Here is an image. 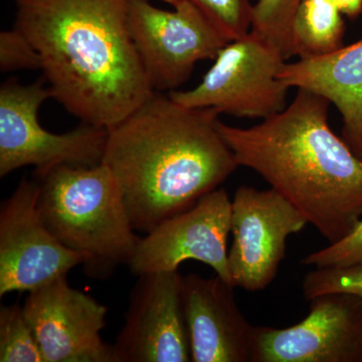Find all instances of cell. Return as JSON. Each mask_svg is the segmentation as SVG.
Returning <instances> with one entry per match:
<instances>
[{
  "label": "cell",
  "instance_id": "obj_18",
  "mask_svg": "<svg viewBox=\"0 0 362 362\" xmlns=\"http://www.w3.org/2000/svg\"><path fill=\"white\" fill-rule=\"evenodd\" d=\"M0 361L45 362L23 307L18 304L0 309Z\"/></svg>",
  "mask_w": 362,
  "mask_h": 362
},
{
  "label": "cell",
  "instance_id": "obj_19",
  "mask_svg": "<svg viewBox=\"0 0 362 362\" xmlns=\"http://www.w3.org/2000/svg\"><path fill=\"white\" fill-rule=\"evenodd\" d=\"M228 42L251 32L252 6L250 0H192Z\"/></svg>",
  "mask_w": 362,
  "mask_h": 362
},
{
  "label": "cell",
  "instance_id": "obj_15",
  "mask_svg": "<svg viewBox=\"0 0 362 362\" xmlns=\"http://www.w3.org/2000/svg\"><path fill=\"white\" fill-rule=\"evenodd\" d=\"M278 78L334 104L342 117V139L362 158V40L326 56L285 63Z\"/></svg>",
  "mask_w": 362,
  "mask_h": 362
},
{
  "label": "cell",
  "instance_id": "obj_4",
  "mask_svg": "<svg viewBox=\"0 0 362 362\" xmlns=\"http://www.w3.org/2000/svg\"><path fill=\"white\" fill-rule=\"evenodd\" d=\"M37 176L42 221L64 246L89 258L92 275L129 264L141 238L108 166L59 165Z\"/></svg>",
  "mask_w": 362,
  "mask_h": 362
},
{
  "label": "cell",
  "instance_id": "obj_11",
  "mask_svg": "<svg viewBox=\"0 0 362 362\" xmlns=\"http://www.w3.org/2000/svg\"><path fill=\"white\" fill-rule=\"evenodd\" d=\"M285 329L256 326L252 362H362V298L326 293Z\"/></svg>",
  "mask_w": 362,
  "mask_h": 362
},
{
  "label": "cell",
  "instance_id": "obj_5",
  "mask_svg": "<svg viewBox=\"0 0 362 362\" xmlns=\"http://www.w3.org/2000/svg\"><path fill=\"white\" fill-rule=\"evenodd\" d=\"M40 78L30 85L8 78L0 88V176L32 165L42 175L59 165L92 168L103 158L108 129L83 123L64 134L40 126L39 110L51 99Z\"/></svg>",
  "mask_w": 362,
  "mask_h": 362
},
{
  "label": "cell",
  "instance_id": "obj_16",
  "mask_svg": "<svg viewBox=\"0 0 362 362\" xmlns=\"http://www.w3.org/2000/svg\"><path fill=\"white\" fill-rule=\"evenodd\" d=\"M333 0H303L291 28L293 57L326 56L342 47L345 23Z\"/></svg>",
  "mask_w": 362,
  "mask_h": 362
},
{
  "label": "cell",
  "instance_id": "obj_2",
  "mask_svg": "<svg viewBox=\"0 0 362 362\" xmlns=\"http://www.w3.org/2000/svg\"><path fill=\"white\" fill-rule=\"evenodd\" d=\"M220 114L156 92L108 129L101 163L115 175L135 230L148 233L187 211L239 168L218 132Z\"/></svg>",
  "mask_w": 362,
  "mask_h": 362
},
{
  "label": "cell",
  "instance_id": "obj_9",
  "mask_svg": "<svg viewBox=\"0 0 362 362\" xmlns=\"http://www.w3.org/2000/svg\"><path fill=\"white\" fill-rule=\"evenodd\" d=\"M307 223L273 188H238L232 201L233 242L228 257L235 287L250 292L266 289L285 258L288 238L301 232Z\"/></svg>",
  "mask_w": 362,
  "mask_h": 362
},
{
  "label": "cell",
  "instance_id": "obj_7",
  "mask_svg": "<svg viewBox=\"0 0 362 362\" xmlns=\"http://www.w3.org/2000/svg\"><path fill=\"white\" fill-rule=\"evenodd\" d=\"M175 11L129 0L131 37L156 90H175L192 76L195 64L214 59L228 40L192 0Z\"/></svg>",
  "mask_w": 362,
  "mask_h": 362
},
{
  "label": "cell",
  "instance_id": "obj_6",
  "mask_svg": "<svg viewBox=\"0 0 362 362\" xmlns=\"http://www.w3.org/2000/svg\"><path fill=\"white\" fill-rule=\"evenodd\" d=\"M201 84L171 90L169 97L188 108H214L239 118L267 119L286 108L291 88L279 80L286 59L256 33L221 49Z\"/></svg>",
  "mask_w": 362,
  "mask_h": 362
},
{
  "label": "cell",
  "instance_id": "obj_1",
  "mask_svg": "<svg viewBox=\"0 0 362 362\" xmlns=\"http://www.w3.org/2000/svg\"><path fill=\"white\" fill-rule=\"evenodd\" d=\"M52 99L110 129L156 93L131 37L129 0H14Z\"/></svg>",
  "mask_w": 362,
  "mask_h": 362
},
{
  "label": "cell",
  "instance_id": "obj_20",
  "mask_svg": "<svg viewBox=\"0 0 362 362\" xmlns=\"http://www.w3.org/2000/svg\"><path fill=\"white\" fill-rule=\"evenodd\" d=\"M302 289L308 301L319 295L334 292L362 298V268H315L304 276Z\"/></svg>",
  "mask_w": 362,
  "mask_h": 362
},
{
  "label": "cell",
  "instance_id": "obj_8",
  "mask_svg": "<svg viewBox=\"0 0 362 362\" xmlns=\"http://www.w3.org/2000/svg\"><path fill=\"white\" fill-rule=\"evenodd\" d=\"M40 183L23 178L0 207V297L32 292L87 265L89 258L66 246L39 211Z\"/></svg>",
  "mask_w": 362,
  "mask_h": 362
},
{
  "label": "cell",
  "instance_id": "obj_24",
  "mask_svg": "<svg viewBox=\"0 0 362 362\" xmlns=\"http://www.w3.org/2000/svg\"><path fill=\"white\" fill-rule=\"evenodd\" d=\"M149 1V0H148ZM160 1L166 2V4H170V6H175L176 4H180L182 0H160Z\"/></svg>",
  "mask_w": 362,
  "mask_h": 362
},
{
  "label": "cell",
  "instance_id": "obj_10",
  "mask_svg": "<svg viewBox=\"0 0 362 362\" xmlns=\"http://www.w3.org/2000/svg\"><path fill=\"white\" fill-rule=\"evenodd\" d=\"M230 228L232 201L223 188H216L141 238L128 267L140 276L177 271L180 264L194 259L211 267L216 275L235 286L226 251Z\"/></svg>",
  "mask_w": 362,
  "mask_h": 362
},
{
  "label": "cell",
  "instance_id": "obj_17",
  "mask_svg": "<svg viewBox=\"0 0 362 362\" xmlns=\"http://www.w3.org/2000/svg\"><path fill=\"white\" fill-rule=\"evenodd\" d=\"M303 0H258L252 6L251 32L277 47L286 61L292 58L293 20Z\"/></svg>",
  "mask_w": 362,
  "mask_h": 362
},
{
  "label": "cell",
  "instance_id": "obj_22",
  "mask_svg": "<svg viewBox=\"0 0 362 362\" xmlns=\"http://www.w3.org/2000/svg\"><path fill=\"white\" fill-rule=\"evenodd\" d=\"M42 59L25 35L13 28L0 33V70H40Z\"/></svg>",
  "mask_w": 362,
  "mask_h": 362
},
{
  "label": "cell",
  "instance_id": "obj_23",
  "mask_svg": "<svg viewBox=\"0 0 362 362\" xmlns=\"http://www.w3.org/2000/svg\"><path fill=\"white\" fill-rule=\"evenodd\" d=\"M342 14L356 18L362 13V0H333Z\"/></svg>",
  "mask_w": 362,
  "mask_h": 362
},
{
  "label": "cell",
  "instance_id": "obj_21",
  "mask_svg": "<svg viewBox=\"0 0 362 362\" xmlns=\"http://www.w3.org/2000/svg\"><path fill=\"white\" fill-rule=\"evenodd\" d=\"M302 264L315 268H362V221L342 239L309 254Z\"/></svg>",
  "mask_w": 362,
  "mask_h": 362
},
{
  "label": "cell",
  "instance_id": "obj_12",
  "mask_svg": "<svg viewBox=\"0 0 362 362\" xmlns=\"http://www.w3.org/2000/svg\"><path fill=\"white\" fill-rule=\"evenodd\" d=\"M113 349L116 362L192 361L178 271L139 276Z\"/></svg>",
  "mask_w": 362,
  "mask_h": 362
},
{
  "label": "cell",
  "instance_id": "obj_13",
  "mask_svg": "<svg viewBox=\"0 0 362 362\" xmlns=\"http://www.w3.org/2000/svg\"><path fill=\"white\" fill-rule=\"evenodd\" d=\"M23 307L45 362H116L101 334L106 307L71 288L66 276L28 293Z\"/></svg>",
  "mask_w": 362,
  "mask_h": 362
},
{
  "label": "cell",
  "instance_id": "obj_3",
  "mask_svg": "<svg viewBox=\"0 0 362 362\" xmlns=\"http://www.w3.org/2000/svg\"><path fill=\"white\" fill-rule=\"evenodd\" d=\"M330 102L304 89L289 106L251 128L218 121L239 166L261 175L328 242L362 216V158L328 123Z\"/></svg>",
  "mask_w": 362,
  "mask_h": 362
},
{
  "label": "cell",
  "instance_id": "obj_14",
  "mask_svg": "<svg viewBox=\"0 0 362 362\" xmlns=\"http://www.w3.org/2000/svg\"><path fill=\"white\" fill-rule=\"evenodd\" d=\"M233 289L218 275L182 277L192 362H252L256 326L243 315Z\"/></svg>",
  "mask_w": 362,
  "mask_h": 362
}]
</instances>
